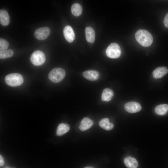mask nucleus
<instances>
[{
	"instance_id": "obj_1",
	"label": "nucleus",
	"mask_w": 168,
	"mask_h": 168,
	"mask_svg": "<svg viewBox=\"0 0 168 168\" xmlns=\"http://www.w3.org/2000/svg\"><path fill=\"white\" fill-rule=\"evenodd\" d=\"M135 38L138 43L143 47H148L152 44L153 37L151 34L146 30L140 29L135 34Z\"/></svg>"
},
{
	"instance_id": "obj_2",
	"label": "nucleus",
	"mask_w": 168,
	"mask_h": 168,
	"mask_svg": "<svg viewBox=\"0 0 168 168\" xmlns=\"http://www.w3.org/2000/svg\"><path fill=\"white\" fill-rule=\"evenodd\" d=\"M22 76L18 73H12L7 75L5 81L7 85L11 86H17L21 85L23 82Z\"/></svg>"
},
{
	"instance_id": "obj_3",
	"label": "nucleus",
	"mask_w": 168,
	"mask_h": 168,
	"mask_svg": "<svg viewBox=\"0 0 168 168\" xmlns=\"http://www.w3.org/2000/svg\"><path fill=\"white\" fill-rule=\"evenodd\" d=\"M65 75L64 69L60 68H55L52 69L48 75L49 79L53 82L57 83L62 81Z\"/></svg>"
},
{
	"instance_id": "obj_4",
	"label": "nucleus",
	"mask_w": 168,
	"mask_h": 168,
	"mask_svg": "<svg viewBox=\"0 0 168 168\" xmlns=\"http://www.w3.org/2000/svg\"><path fill=\"white\" fill-rule=\"evenodd\" d=\"M30 59L34 65L40 66L44 63L46 58L45 54L43 52L37 50L33 53L30 56Z\"/></svg>"
},
{
	"instance_id": "obj_5",
	"label": "nucleus",
	"mask_w": 168,
	"mask_h": 168,
	"mask_svg": "<svg viewBox=\"0 0 168 168\" xmlns=\"http://www.w3.org/2000/svg\"><path fill=\"white\" fill-rule=\"evenodd\" d=\"M107 56L111 58H119L121 54V50L118 44L113 43L111 44L107 47L106 50Z\"/></svg>"
},
{
	"instance_id": "obj_6",
	"label": "nucleus",
	"mask_w": 168,
	"mask_h": 168,
	"mask_svg": "<svg viewBox=\"0 0 168 168\" xmlns=\"http://www.w3.org/2000/svg\"><path fill=\"white\" fill-rule=\"evenodd\" d=\"M50 33V30L48 27L39 28L36 29L34 34L35 37L40 40H44L47 38Z\"/></svg>"
},
{
	"instance_id": "obj_7",
	"label": "nucleus",
	"mask_w": 168,
	"mask_h": 168,
	"mask_svg": "<svg viewBox=\"0 0 168 168\" xmlns=\"http://www.w3.org/2000/svg\"><path fill=\"white\" fill-rule=\"evenodd\" d=\"M124 108L127 111L131 113L138 112L142 109L141 106L139 103L133 101L126 103L124 105Z\"/></svg>"
},
{
	"instance_id": "obj_8",
	"label": "nucleus",
	"mask_w": 168,
	"mask_h": 168,
	"mask_svg": "<svg viewBox=\"0 0 168 168\" xmlns=\"http://www.w3.org/2000/svg\"><path fill=\"white\" fill-rule=\"evenodd\" d=\"M64 36L69 43L72 42L75 40V36L73 30L70 26H67L65 27L63 30Z\"/></svg>"
},
{
	"instance_id": "obj_9",
	"label": "nucleus",
	"mask_w": 168,
	"mask_h": 168,
	"mask_svg": "<svg viewBox=\"0 0 168 168\" xmlns=\"http://www.w3.org/2000/svg\"><path fill=\"white\" fill-rule=\"evenodd\" d=\"M82 75L87 79L91 81H94L97 79L99 74V72L96 70H90L83 72Z\"/></svg>"
},
{
	"instance_id": "obj_10",
	"label": "nucleus",
	"mask_w": 168,
	"mask_h": 168,
	"mask_svg": "<svg viewBox=\"0 0 168 168\" xmlns=\"http://www.w3.org/2000/svg\"><path fill=\"white\" fill-rule=\"evenodd\" d=\"M168 72V69L165 67H159L156 68L153 71L152 75L156 78H160L162 77Z\"/></svg>"
},
{
	"instance_id": "obj_11",
	"label": "nucleus",
	"mask_w": 168,
	"mask_h": 168,
	"mask_svg": "<svg viewBox=\"0 0 168 168\" xmlns=\"http://www.w3.org/2000/svg\"><path fill=\"white\" fill-rule=\"evenodd\" d=\"M93 124V121L91 119L89 118L85 117L81 121L79 128L81 131H84L90 128Z\"/></svg>"
},
{
	"instance_id": "obj_12",
	"label": "nucleus",
	"mask_w": 168,
	"mask_h": 168,
	"mask_svg": "<svg viewBox=\"0 0 168 168\" xmlns=\"http://www.w3.org/2000/svg\"><path fill=\"white\" fill-rule=\"evenodd\" d=\"M86 39L87 41L93 43L95 40V35L94 29L91 27H87L85 29Z\"/></svg>"
},
{
	"instance_id": "obj_13",
	"label": "nucleus",
	"mask_w": 168,
	"mask_h": 168,
	"mask_svg": "<svg viewBox=\"0 0 168 168\" xmlns=\"http://www.w3.org/2000/svg\"><path fill=\"white\" fill-rule=\"evenodd\" d=\"M0 22L2 25L6 26L10 22V17L7 11L4 9L0 10Z\"/></svg>"
},
{
	"instance_id": "obj_14",
	"label": "nucleus",
	"mask_w": 168,
	"mask_h": 168,
	"mask_svg": "<svg viewBox=\"0 0 168 168\" xmlns=\"http://www.w3.org/2000/svg\"><path fill=\"white\" fill-rule=\"evenodd\" d=\"M124 162L128 168H137L138 166V163L137 160L135 158L130 156L125 158L124 160Z\"/></svg>"
},
{
	"instance_id": "obj_15",
	"label": "nucleus",
	"mask_w": 168,
	"mask_h": 168,
	"mask_svg": "<svg viewBox=\"0 0 168 168\" xmlns=\"http://www.w3.org/2000/svg\"><path fill=\"white\" fill-rule=\"evenodd\" d=\"M99 125L101 128L106 130H111L114 127L113 124L110 123L109 119L107 118L100 119L99 122Z\"/></svg>"
},
{
	"instance_id": "obj_16",
	"label": "nucleus",
	"mask_w": 168,
	"mask_h": 168,
	"mask_svg": "<svg viewBox=\"0 0 168 168\" xmlns=\"http://www.w3.org/2000/svg\"><path fill=\"white\" fill-rule=\"evenodd\" d=\"M70 128L68 124H60L57 127L56 132V135L59 136L62 135L69 131Z\"/></svg>"
},
{
	"instance_id": "obj_17",
	"label": "nucleus",
	"mask_w": 168,
	"mask_h": 168,
	"mask_svg": "<svg viewBox=\"0 0 168 168\" xmlns=\"http://www.w3.org/2000/svg\"><path fill=\"white\" fill-rule=\"evenodd\" d=\"M113 95L114 93L112 90L109 88H105L102 95V100L104 101H109L111 100Z\"/></svg>"
},
{
	"instance_id": "obj_18",
	"label": "nucleus",
	"mask_w": 168,
	"mask_h": 168,
	"mask_svg": "<svg viewBox=\"0 0 168 168\" xmlns=\"http://www.w3.org/2000/svg\"><path fill=\"white\" fill-rule=\"evenodd\" d=\"M168 111V105L163 104L156 106L155 109L156 114L159 115H163L166 114Z\"/></svg>"
},
{
	"instance_id": "obj_19",
	"label": "nucleus",
	"mask_w": 168,
	"mask_h": 168,
	"mask_svg": "<svg viewBox=\"0 0 168 168\" xmlns=\"http://www.w3.org/2000/svg\"><path fill=\"white\" fill-rule=\"evenodd\" d=\"M71 10L73 15L75 16H78L82 14V7L79 4L75 3L72 5Z\"/></svg>"
},
{
	"instance_id": "obj_20",
	"label": "nucleus",
	"mask_w": 168,
	"mask_h": 168,
	"mask_svg": "<svg viewBox=\"0 0 168 168\" xmlns=\"http://www.w3.org/2000/svg\"><path fill=\"white\" fill-rule=\"evenodd\" d=\"M14 54L13 50L10 49L0 50V59H6L12 57Z\"/></svg>"
},
{
	"instance_id": "obj_21",
	"label": "nucleus",
	"mask_w": 168,
	"mask_h": 168,
	"mask_svg": "<svg viewBox=\"0 0 168 168\" xmlns=\"http://www.w3.org/2000/svg\"><path fill=\"white\" fill-rule=\"evenodd\" d=\"M9 45L8 42L4 39H0V50H2L7 49Z\"/></svg>"
},
{
	"instance_id": "obj_22",
	"label": "nucleus",
	"mask_w": 168,
	"mask_h": 168,
	"mask_svg": "<svg viewBox=\"0 0 168 168\" xmlns=\"http://www.w3.org/2000/svg\"><path fill=\"white\" fill-rule=\"evenodd\" d=\"M163 23L165 27L168 28V12L166 14L164 18Z\"/></svg>"
},
{
	"instance_id": "obj_23",
	"label": "nucleus",
	"mask_w": 168,
	"mask_h": 168,
	"mask_svg": "<svg viewBox=\"0 0 168 168\" xmlns=\"http://www.w3.org/2000/svg\"><path fill=\"white\" fill-rule=\"evenodd\" d=\"M4 160L2 156L0 155V166H1L4 164Z\"/></svg>"
},
{
	"instance_id": "obj_24",
	"label": "nucleus",
	"mask_w": 168,
	"mask_h": 168,
	"mask_svg": "<svg viewBox=\"0 0 168 168\" xmlns=\"http://www.w3.org/2000/svg\"><path fill=\"white\" fill-rule=\"evenodd\" d=\"M84 168H94L93 167H91V166H87L85 167Z\"/></svg>"
}]
</instances>
